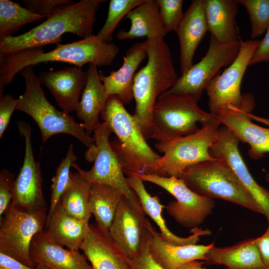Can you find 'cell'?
<instances>
[{
	"label": "cell",
	"instance_id": "44dd1931",
	"mask_svg": "<svg viewBox=\"0 0 269 269\" xmlns=\"http://www.w3.org/2000/svg\"><path fill=\"white\" fill-rule=\"evenodd\" d=\"M80 250L93 269H133L130 260L115 244L109 232L100 229L97 224H90Z\"/></svg>",
	"mask_w": 269,
	"mask_h": 269
},
{
	"label": "cell",
	"instance_id": "8992f818",
	"mask_svg": "<svg viewBox=\"0 0 269 269\" xmlns=\"http://www.w3.org/2000/svg\"><path fill=\"white\" fill-rule=\"evenodd\" d=\"M180 178L201 196L229 201L263 214L257 203L222 159L214 158L192 165L184 170Z\"/></svg>",
	"mask_w": 269,
	"mask_h": 269
},
{
	"label": "cell",
	"instance_id": "b9f144b4",
	"mask_svg": "<svg viewBox=\"0 0 269 269\" xmlns=\"http://www.w3.org/2000/svg\"><path fill=\"white\" fill-rule=\"evenodd\" d=\"M0 269H50L41 265L31 267L22 264L14 258L0 252Z\"/></svg>",
	"mask_w": 269,
	"mask_h": 269
},
{
	"label": "cell",
	"instance_id": "4fadbf2b",
	"mask_svg": "<svg viewBox=\"0 0 269 269\" xmlns=\"http://www.w3.org/2000/svg\"><path fill=\"white\" fill-rule=\"evenodd\" d=\"M242 41L219 42L210 36L209 48L201 60L178 77L166 93L188 94L200 99L207 84L220 70L229 66L238 56Z\"/></svg>",
	"mask_w": 269,
	"mask_h": 269
},
{
	"label": "cell",
	"instance_id": "52a82bcc",
	"mask_svg": "<svg viewBox=\"0 0 269 269\" xmlns=\"http://www.w3.org/2000/svg\"><path fill=\"white\" fill-rule=\"evenodd\" d=\"M198 97L164 93L157 99L152 115L151 139L164 142L189 135L202 125L216 118L198 105Z\"/></svg>",
	"mask_w": 269,
	"mask_h": 269
},
{
	"label": "cell",
	"instance_id": "4316f807",
	"mask_svg": "<svg viewBox=\"0 0 269 269\" xmlns=\"http://www.w3.org/2000/svg\"><path fill=\"white\" fill-rule=\"evenodd\" d=\"M206 263L224 265L228 269H266L257 242L250 238L228 247H213L206 255Z\"/></svg>",
	"mask_w": 269,
	"mask_h": 269
},
{
	"label": "cell",
	"instance_id": "2e32d148",
	"mask_svg": "<svg viewBox=\"0 0 269 269\" xmlns=\"http://www.w3.org/2000/svg\"><path fill=\"white\" fill-rule=\"evenodd\" d=\"M145 214L124 196L109 229L112 240L129 260L139 254L151 226Z\"/></svg>",
	"mask_w": 269,
	"mask_h": 269
},
{
	"label": "cell",
	"instance_id": "7c38bea8",
	"mask_svg": "<svg viewBox=\"0 0 269 269\" xmlns=\"http://www.w3.org/2000/svg\"><path fill=\"white\" fill-rule=\"evenodd\" d=\"M260 40L242 42L239 53L233 62L218 74L206 86L210 113L217 115L229 108H240L243 101L241 85L244 75Z\"/></svg>",
	"mask_w": 269,
	"mask_h": 269
},
{
	"label": "cell",
	"instance_id": "ffe728a7",
	"mask_svg": "<svg viewBox=\"0 0 269 269\" xmlns=\"http://www.w3.org/2000/svg\"><path fill=\"white\" fill-rule=\"evenodd\" d=\"M30 256L35 266L41 265L50 269H93L79 251L64 249L44 231L33 238Z\"/></svg>",
	"mask_w": 269,
	"mask_h": 269
},
{
	"label": "cell",
	"instance_id": "bcb514c9",
	"mask_svg": "<svg viewBox=\"0 0 269 269\" xmlns=\"http://www.w3.org/2000/svg\"><path fill=\"white\" fill-rule=\"evenodd\" d=\"M266 269H269V267L267 268Z\"/></svg>",
	"mask_w": 269,
	"mask_h": 269
},
{
	"label": "cell",
	"instance_id": "60d3db41",
	"mask_svg": "<svg viewBox=\"0 0 269 269\" xmlns=\"http://www.w3.org/2000/svg\"><path fill=\"white\" fill-rule=\"evenodd\" d=\"M261 63H269V27L256 49L249 66Z\"/></svg>",
	"mask_w": 269,
	"mask_h": 269
},
{
	"label": "cell",
	"instance_id": "5bb4252c",
	"mask_svg": "<svg viewBox=\"0 0 269 269\" xmlns=\"http://www.w3.org/2000/svg\"><path fill=\"white\" fill-rule=\"evenodd\" d=\"M17 128L25 140V154L22 167L15 179L11 203L27 210L42 209L46 205L40 164L35 160L33 153L31 127L28 123L19 121Z\"/></svg>",
	"mask_w": 269,
	"mask_h": 269
},
{
	"label": "cell",
	"instance_id": "1f68e13d",
	"mask_svg": "<svg viewBox=\"0 0 269 269\" xmlns=\"http://www.w3.org/2000/svg\"><path fill=\"white\" fill-rule=\"evenodd\" d=\"M44 16L35 14L18 3L9 0H0V37L12 35L27 23Z\"/></svg>",
	"mask_w": 269,
	"mask_h": 269
},
{
	"label": "cell",
	"instance_id": "7bdbcfd3",
	"mask_svg": "<svg viewBox=\"0 0 269 269\" xmlns=\"http://www.w3.org/2000/svg\"><path fill=\"white\" fill-rule=\"evenodd\" d=\"M257 242L262 258L266 266L269 267V223L266 232L257 238Z\"/></svg>",
	"mask_w": 269,
	"mask_h": 269
},
{
	"label": "cell",
	"instance_id": "277c9868",
	"mask_svg": "<svg viewBox=\"0 0 269 269\" xmlns=\"http://www.w3.org/2000/svg\"><path fill=\"white\" fill-rule=\"evenodd\" d=\"M100 116L117 136L110 144L124 173L128 176L156 174L161 156L148 145L133 115L116 96L108 97Z\"/></svg>",
	"mask_w": 269,
	"mask_h": 269
},
{
	"label": "cell",
	"instance_id": "30bf717a",
	"mask_svg": "<svg viewBox=\"0 0 269 269\" xmlns=\"http://www.w3.org/2000/svg\"><path fill=\"white\" fill-rule=\"evenodd\" d=\"M93 133L96 146L92 167L89 170H84L76 163L72 167L89 183L111 186L121 192L136 207L142 209L137 195L129 185L121 162L110 144L111 129L106 123H100Z\"/></svg>",
	"mask_w": 269,
	"mask_h": 269
},
{
	"label": "cell",
	"instance_id": "ac0fdd59",
	"mask_svg": "<svg viewBox=\"0 0 269 269\" xmlns=\"http://www.w3.org/2000/svg\"><path fill=\"white\" fill-rule=\"evenodd\" d=\"M40 84L44 85L64 112L75 111L87 79L86 71L78 67H68L56 71L40 72Z\"/></svg>",
	"mask_w": 269,
	"mask_h": 269
},
{
	"label": "cell",
	"instance_id": "cb8c5ba5",
	"mask_svg": "<svg viewBox=\"0 0 269 269\" xmlns=\"http://www.w3.org/2000/svg\"><path fill=\"white\" fill-rule=\"evenodd\" d=\"M130 187L137 195L141 206L145 214L149 216L155 223L160 230L161 237L165 241L177 245L196 244L203 235H210L209 230H203L198 227L191 229L192 233L187 237H180L173 233L167 228L162 216L163 209L165 206L162 205L157 196H151L146 190L143 181L137 176L126 177Z\"/></svg>",
	"mask_w": 269,
	"mask_h": 269
},
{
	"label": "cell",
	"instance_id": "83f0119b",
	"mask_svg": "<svg viewBox=\"0 0 269 269\" xmlns=\"http://www.w3.org/2000/svg\"><path fill=\"white\" fill-rule=\"evenodd\" d=\"M90 228L89 222L83 221L68 214L60 203L56 206L47 219L46 234L52 240L68 249L79 251L83 244Z\"/></svg>",
	"mask_w": 269,
	"mask_h": 269
},
{
	"label": "cell",
	"instance_id": "e0dca14e",
	"mask_svg": "<svg viewBox=\"0 0 269 269\" xmlns=\"http://www.w3.org/2000/svg\"><path fill=\"white\" fill-rule=\"evenodd\" d=\"M240 141L227 128L220 127L217 137L209 148L214 158L224 160L260 207L269 223V190L260 185L250 172L240 153Z\"/></svg>",
	"mask_w": 269,
	"mask_h": 269
},
{
	"label": "cell",
	"instance_id": "603a6c76",
	"mask_svg": "<svg viewBox=\"0 0 269 269\" xmlns=\"http://www.w3.org/2000/svg\"><path fill=\"white\" fill-rule=\"evenodd\" d=\"M214 243L208 245H177L164 240L152 226L149 249L153 259L164 269H177L193 261L205 260Z\"/></svg>",
	"mask_w": 269,
	"mask_h": 269
},
{
	"label": "cell",
	"instance_id": "ab89813d",
	"mask_svg": "<svg viewBox=\"0 0 269 269\" xmlns=\"http://www.w3.org/2000/svg\"><path fill=\"white\" fill-rule=\"evenodd\" d=\"M17 99L12 95L7 94L0 97V138H1L10 122L11 116L16 110Z\"/></svg>",
	"mask_w": 269,
	"mask_h": 269
},
{
	"label": "cell",
	"instance_id": "7402d4cb",
	"mask_svg": "<svg viewBox=\"0 0 269 269\" xmlns=\"http://www.w3.org/2000/svg\"><path fill=\"white\" fill-rule=\"evenodd\" d=\"M146 40L136 43L129 48L124 56L123 64L117 70L100 78L109 96H116L124 105H129L133 99V86L136 70L146 57Z\"/></svg>",
	"mask_w": 269,
	"mask_h": 269
},
{
	"label": "cell",
	"instance_id": "8fae6325",
	"mask_svg": "<svg viewBox=\"0 0 269 269\" xmlns=\"http://www.w3.org/2000/svg\"><path fill=\"white\" fill-rule=\"evenodd\" d=\"M137 176L143 181L162 188L175 197L176 201H171L164 208L170 216L184 227L192 229L197 227L213 211L214 200L193 192L181 178L150 174Z\"/></svg>",
	"mask_w": 269,
	"mask_h": 269
},
{
	"label": "cell",
	"instance_id": "9c48e42d",
	"mask_svg": "<svg viewBox=\"0 0 269 269\" xmlns=\"http://www.w3.org/2000/svg\"><path fill=\"white\" fill-rule=\"evenodd\" d=\"M47 207L27 210L11 205L0 220V252L29 267H35L30 256L34 237L44 230Z\"/></svg>",
	"mask_w": 269,
	"mask_h": 269
},
{
	"label": "cell",
	"instance_id": "9a60e30c",
	"mask_svg": "<svg viewBox=\"0 0 269 269\" xmlns=\"http://www.w3.org/2000/svg\"><path fill=\"white\" fill-rule=\"evenodd\" d=\"M243 101L238 108H229L216 115L221 124L227 128L240 141L250 146L251 158L258 160L269 153V128L259 126L252 122V112L255 107L254 96L243 94Z\"/></svg>",
	"mask_w": 269,
	"mask_h": 269
},
{
	"label": "cell",
	"instance_id": "f35d334b",
	"mask_svg": "<svg viewBox=\"0 0 269 269\" xmlns=\"http://www.w3.org/2000/svg\"><path fill=\"white\" fill-rule=\"evenodd\" d=\"M71 0H22L25 7L32 12L44 16H49L58 6L68 3Z\"/></svg>",
	"mask_w": 269,
	"mask_h": 269
},
{
	"label": "cell",
	"instance_id": "484cf974",
	"mask_svg": "<svg viewBox=\"0 0 269 269\" xmlns=\"http://www.w3.org/2000/svg\"><path fill=\"white\" fill-rule=\"evenodd\" d=\"M131 26L128 30L120 29L117 34L120 40L146 37V39L162 38L167 35L159 13L156 0H143L126 16Z\"/></svg>",
	"mask_w": 269,
	"mask_h": 269
},
{
	"label": "cell",
	"instance_id": "d6986e66",
	"mask_svg": "<svg viewBox=\"0 0 269 269\" xmlns=\"http://www.w3.org/2000/svg\"><path fill=\"white\" fill-rule=\"evenodd\" d=\"M208 31L204 0H194L184 13L176 31L180 44V71L182 74L193 66L196 48Z\"/></svg>",
	"mask_w": 269,
	"mask_h": 269
},
{
	"label": "cell",
	"instance_id": "836d02e7",
	"mask_svg": "<svg viewBox=\"0 0 269 269\" xmlns=\"http://www.w3.org/2000/svg\"><path fill=\"white\" fill-rule=\"evenodd\" d=\"M143 0H111L109 2L107 19L97 34L102 40L111 42L113 34L119 23L134 8Z\"/></svg>",
	"mask_w": 269,
	"mask_h": 269
},
{
	"label": "cell",
	"instance_id": "ee69618b",
	"mask_svg": "<svg viewBox=\"0 0 269 269\" xmlns=\"http://www.w3.org/2000/svg\"><path fill=\"white\" fill-rule=\"evenodd\" d=\"M203 262L193 261L181 266L177 269H206L203 267Z\"/></svg>",
	"mask_w": 269,
	"mask_h": 269
},
{
	"label": "cell",
	"instance_id": "7a4b0ae2",
	"mask_svg": "<svg viewBox=\"0 0 269 269\" xmlns=\"http://www.w3.org/2000/svg\"><path fill=\"white\" fill-rule=\"evenodd\" d=\"M103 0H81L58 6L45 21L17 36L0 37V55L58 44L67 33L83 38L92 35L96 13Z\"/></svg>",
	"mask_w": 269,
	"mask_h": 269
},
{
	"label": "cell",
	"instance_id": "d4e9b609",
	"mask_svg": "<svg viewBox=\"0 0 269 269\" xmlns=\"http://www.w3.org/2000/svg\"><path fill=\"white\" fill-rule=\"evenodd\" d=\"M86 72L87 82L75 111L87 134L90 135L100 123L99 117L109 96L100 80L97 66L89 64Z\"/></svg>",
	"mask_w": 269,
	"mask_h": 269
},
{
	"label": "cell",
	"instance_id": "3957f363",
	"mask_svg": "<svg viewBox=\"0 0 269 269\" xmlns=\"http://www.w3.org/2000/svg\"><path fill=\"white\" fill-rule=\"evenodd\" d=\"M147 61L135 75L133 96L135 108L133 116L145 139H151L152 115L158 97L169 90L178 77L170 49L164 38L146 39Z\"/></svg>",
	"mask_w": 269,
	"mask_h": 269
},
{
	"label": "cell",
	"instance_id": "d590c367",
	"mask_svg": "<svg viewBox=\"0 0 269 269\" xmlns=\"http://www.w3.org/2000/svg\"><path fill=\"white\" fill-rule=\"evenodd\" d=\"M159 13L166 32H176L184 15L182 0H156Z\"/></svg>",
	"mask_w": 269,
	"mask_h": 269
},
{
	"label": "cell",
	"instance_id": "d6a6232c",
	"mask_svg": "<svg viewBox=\"0 0 269 269\" xmlns=\"http://www.w3.org/2000/svg\"><path fill=\"white\" fill-rule=\"evenodd\" d=\"M76 160L77 156L74 152V147L72 144H70L66 156L58 165L56 173L51 179L50 207L47 213V218L54 211L62 195L71 186L72 179L70 168L73 164L75 163Z\"/></svg>",
	"mask_w": 269,
	"mask_h": 269
},
{
	"label": "cell",
	"instance_id": "6da1fadb",
	"mask_svg": "<svg viewBox=\"0 0 269 269\" xmlns=\"http://www.w3.org/2000/svg\"><path fill=\"white\" fill-rule=\"evenodd\" d=\"M119 52V47L114 43L105 42L97 35H92L72 43H58L54 49L46 53L42 47H34L0 55V96L15 75L27 66L48 62L68 63L79 68L86 63L109 66Z\"/></svg>",
	"mask_w": 269,
	"mask_h": 269
},
{
	"label": "cell",
	"instance_id": "f1b7e54d",
	"mask_svg": "<svg viewBox=\"0 0 269 269\" xmlns=\"http://www.w3.org/2000/svg\"><path fill=\"white\" fill-rule=\"evenodd\" d=\"M238 4L237 0H204L208 31L219 42L240 40L235 24Z\"/></svg>",
	"mask_w": 269,
	"mask_h": 269
},
{
	"label": "cell",
	"instance_id": "5b68a950",
	"mask_svg": "<svg viewBox=\"0 0 269 269\" xmlns=\"http://www.w3.org/2000/svg\"><path fill=\"white\" fill-rule=\"evenodd\" d=\"M20 73L24 79L25 89L17 98L16 110L27 114L35 122L40 131L42 144L54 135L66 134L94 150L95 139L87 134L83 124L76 122L69 114L57 110L47 100L33 66L23 68Z\"/></svg>",
	"mask_w": 269,
	"mask_h": 269
},
{
	"label": "cell",
	"instance_id": "74e56055",
	"mask_svg": "<svg viewBox=\"0 0 269 269\" xmlns=\"http://www.w3.org/2000/svg\"><path fill=\"white\" fill-rule=\"evenodd\" d=\"M151 226L146 235L141 250L135 258L130 260L133 269H164L152 257L149 249V242L151 235Z\"/></svg>",
	"mask_w": 269,
	"mask_h": 269
},
{
	"label": "cell",
	"instance_id": "ba28073f",
	"mask_svg": "<svg viewBox=\"0 0 269 269\" xmlns=\"http://www.w3.org/2000/svg\"><path fill=\"white\" fill-rule=\"evenodd\" d=\"M221 125L217 118L202 124L194 134L164 142L155 143L163 155L157 163V175L180 178L187 168L214 159L209 148L215 140Z\"/></svg>",
	"mask_w": 269,
	"mask_h": 269
},
{
	"label": "cell",
	"instance_id": "e575fe53",
	"mask_svg": "<svg viewBox=\"0 0 269 269\" xmlns=\"http://www.w3.org/2000/svg\"><path fill=\"white\" fill-rule=\"evenodd\" d=\"M246 9L251 22L252 39L264 34L269 27V0H237Z\"/></svg>",
	"mask_w": 269,
	"mask_h": 269
},
{
	"label": "cell",
	"instance_id": "4dcf8cb0",
	"mask_svg": "<svg viewBox=\"0 0 269 269\" xmlns=\"http://www.w3.org/2000/svg\"><path fill=\"white\" fill-rule=\"evenodd\" d=\"M72 183L62 195L59 203L70 215L89 222L92 213L90 208L91 184L76 172H72Z\"/></svg>",
	"mask_w": 269,
	"mask_h": 269
},
{
	"label": "cell",
	"instance_id": "f546056e",
	"mask_svg": "<svg viewBox=\"0 0 269 269\" xmlns=\"http://www.w3.org/2000/svg\"><path fill=\"white\" fill-rule=\"evenodd\" d=\"M124 195L115 188L104 184H91L90 208L96 224L109 231Z\"/></svg>",
	"mask_w": 269,
	"mask_h": 269
},
{
	"label": "cell",
	"instance_id": "f6af8a7d",
	"mask_svg": "<svg viewBox=\"0 0 269 269\" xmlns=\"http://www.w3.org/2000/svg\"><path fill=\"white\" fill-rule=\"evenodd\" d=\"M265 179L266 181L269 183V172H266L265 175Z\"/></svg>",
	"mask_w": 269,
	"mask_h": 269
},
{
	"label": "cell",
	"instance_id": "8d00e7d4",
	"mask_svg": "<svg viewBox=\"0 0 269 269\" xmlns=\"http://www.w3.org/2000/svg\"><path fill=\"white\" fill-rule=\"evenodd\" d=\"M14 174L7 169L0 172V220L9 208L13 199Z\"/></svg>",
	"mask_w": 269,
	"mask_h": 269
}]
</instances>
